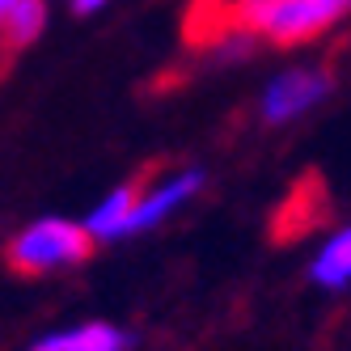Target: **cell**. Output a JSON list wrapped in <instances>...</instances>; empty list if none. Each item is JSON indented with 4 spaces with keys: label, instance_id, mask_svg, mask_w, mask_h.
<instances>
[{
    "label": "cell",
    "instance_id": "1",
    "mask_svg": "<svg viewBox=\"0 0 351 351\" xmlns=\"http://www.w3.org/2000/svg\"><path fill=\"white\" fill-rule=\"evenodd\" d=\"M351 13V0H229V17L254 38L296 47L326 34Z\"/></svg>",
    "mask_w": 351,
    "mask_h": 351
},
{
    "label": "cell",
    "instance_id": "2",
    "mask_svg": "<svg viewBox=\"0 0 351 351\" xmlns=\"http://www.w3.org/2000/svg\"><path fill=\"white\" fill-rule=\"evenodd\" d=\"M93 233L85 220H68V216H38L21 229L5 258L17 275H51L64 267H81L93 254Z\"/></svg>",
    "mask_w": 351,
    "mask_h": 351
},
{
    "label": "cell",
    "instance_id": "3",
    "mask_svg": "<svg viewBox=\"0 0 351 351\" xmlns=\"http://www.w3.org/2000/svg\"><path fill=\"white\" fill-rule=\"evenodd\" d=\"M335 89V77L317 64H300V68H288L280 77H271L263 97H258V114L267 128H288V123L305 119L309 110H317Z\"/></svg>",
    "mask_w": 351,
    "mask_h": 351
},
{
    "label": "cell",
    "instance_id": "4",
    "mask_svg": "<svg viewBox=\"0 0 351 351\" xmlns=\"http://www.w3.org/2000/svg\"><path fill=\"white\" fill-rule=\"evenodd\" d=\"M204 186H208V173L199 169V165H186V169H173L169 178L153 182L148 191H140L136 212H132V237L161 229V224H165L173 212H182Z\"/></svg>",
    "mask_w": 351,
    "mask_h": 351
},
{
    "label": "cell",
    "instance_id": "5",
    "mask_svg": "<svg viewBox=\"0 0 351 351\" xmlns=\"http://www.w3.org/2000/svg\"><path fill=\"white\" fill-rule=\"evenodd\" d=\"M136 339L114 322H77L34 339L26 351H132Z\"/></svg>",
    "mask_w": 351,
    "mask_h": 351
},
{
    "label": "cell",
    "instance_id": "6",
    "mask_svg": "<svg viewBox=\"0 0 351 351\" xmlns=\"http://www.w3.org/2000/svg\"><path fill=\"white\" fill-rule=\"evenodd\" d=\"M136 199H140L136 182H123V186H114V191H106L102 199H97V204L89 208V216H85L93 241H123V237H132Z\"/></svg>",
    "mask_w": 351,
    "mask_h": 351
},
{
    "label": "cell",
    "instance_id": "7",
    "mask_svg": "<svg viewBox=\"0 0 351 351\" xmlns=\"http://www.w3.org/2000/svg\"><path fill=\"white\" fill-rule=\"evenodd\" d=\"M309 280L326 292H343L351 288V224H343V229H335L330 237H326L317 245V254L309 263Z\"/></svg>",
    "mask_w": 351,
    "mask_h": 351
},
{
    "label": "cell",
    "instance_id": "8",
    "mask_svg": "<svg viewBox=\"0 0 351 351\" xmlns=\"http://www.w3.org/2000/svg\"><path fill=\"white\" fill-rule=\"evenodd\" d=\"M47 0H21V9L13 13L9 30H5V43L9 47H30L43 30H47Z\"/></svg>",
    "mask_w": 351,
    "mask_h": 351
},
{
    "label": "cell",
    "instance_id": "9",
    "mask_svg": "<svg viewBox=\"0 0 351 351\" xmlns=\"http://www.w3.org/2000/svg\"><path fill=\"white\" fill-rule=\"evenodd\" d=\"M106 5H110V0H68V9L77 17H93V13H102Z\"/></svg>",
    "mask_w": 351,
    "mask_h": 351
},
{
    "label": "cell",
    "instance_id": "10",
    "mask_svg": "<svg viewBox=\"0 0 351 351\" xmlns=\"http://www.w3.org/2000/svg\"><path fill=\"white\" fill-rule=\"evenodd\" d=\"M17 9H21V0H0V38H5V30H9V21H13Z\"/></svg>",
    "mask_w": 351,
    "mask_h": 351
},
{
    "label": "cell",
    "instance_id": "11",
    "mask_svg": "<svg viewBox=\"0 0 351 351\" xmlns=\"http://www.w3.org/2000/svg\"><path fill=\"white\" fill-rule=\"evenodd\" d=\"M5 51H9V43H5V38H0V64H5Z\"/></svg>",
    "mask_w": 351,
    "mask_h": 351
}]
</instances>
